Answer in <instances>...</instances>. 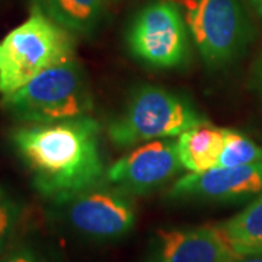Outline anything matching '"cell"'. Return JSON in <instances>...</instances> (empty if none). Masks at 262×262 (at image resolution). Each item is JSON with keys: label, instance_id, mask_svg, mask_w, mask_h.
I'll return each instance as SVG.
<instances>
[{"label": "cell", "instance_id": "obj_20", "mask_svg": "<svg viewBox=\"0 0 262 262\" xmlns=\"http://www.w3.org/2000/svg\"><path fill=\"white\" fill-rule=\"evenodd\" d=\"M2 196H3V192H2V188H0V200H2Z\"/></svg>", "mask_w": 262, "mask_h": 262}, {"label": "cell", "instance_id": "obj_4", "mask_svg": "<svg viewBox=\"0 0 262 262\" xmlns=\"http://www.w3.org/2000/svg\"><path fill=\"white\" fill-rule=\"evenodd\" d=\"M206 120L185 96L165 88L144 84L130 98L108 125L115 147L125 149L143 141L172 139Z\"/></svg>", "mask_w": 262, "mask_h": 262}, {"label": "cell", "instance_id": "obj_6", "mask_svg": "<svg viewBox=\"0 0 262 262\" xmlns=\"http://www.w3.org/2000/svg\"><path fill=\"white\" fill-rule=\"evenodd\" d=\"M189 31L175 0H155L137 12L127 29L131 56L153 69H178L189 58Z\"/></svg>", "mask_w": 262, "mask_h": 262}, {"label": "cell", "instance_id": "obj_7", "mask_svg": "<svg viewBox=\"0 0 262 262\" xmlns=\"http://www.w3.org/2000/svg\"><path fill=\"white\" fill-rule=\"evenodd\" d=\"M67 226L92 241H115L134 227L136 210L130 194L98 184L58 204Z\"/></svg>", "mask_w": 262, "mask_h": 262}, {"label": "cell", "instance_id": "obj_5", "mask_svg": "<svg viewBox=\"0 0 262 262\" xmlns=\"http://www.w3.org/2000/svg\"><path fill=\"white\" fill-rule=\"evenodd\" d=\"M191 39L207 66L219 69L234 61L248 47L252 27L241 0H175Z\"/></svg>", "mask_w": 262, "mask_h": 262}, {"label": "cell", "instance_id": "obj_3", "mask_svg": "<svg viewBox=\"0 0 262 262\" xmlns=\"http://www.w3.org/2000/svg\"><path fill=\"white\" fill-rule=\"evenodd\" d=\"M2 106L20 122L47 124L91 115L95 102L83 67L73 58L3 96Z\"/></svg>", "mask_w": 262, "mask_h": 262}, {"label": "cell", "instance_id": "obj_1", "mask_svg": "<svg viewBox=\"0 0 262 262\" xmlns=\"http://www.w3.org/2000/svg\"><path fill=\"white\" fill-rule=\"evenodd\" d=\"M10 141L38 194L56 206L101 184V125L92 115L13 128Z\"/></svg>", "mask_w": 262, "mask_h": 262}, {"label": "cell", "instance_id": "obj_18", "mask_svg": "<svg viewBox=\"0 0 262 262\" xmlns=\"http://www.w3.org/2000/svg\"><path fill=\"white\" fill-rule=\"evenodd\" d=\"M252 3V6L255 8V10L261 15L262 18V0H249Z\"/></svg>", "mask_w": 262, "mask_h": 262}, {"label": "cell", "instance_id": "obj_9", "mask_svg": "<svg viewBox=\"0 0 262 262\" xmlns=\"http://www.w3.org/2000/svg\"><path fill=\"white\" fill-rule=\"evenodd\" d=\"M262 192V162L237 168L191 172L178 179L169 191L172 198L207 201H239Z\"/></svg>", "mask_w": 262, "mask_h": 262}, {"label": "cell", "instance_id": "obj_16", "mask_svg": "<svg viewBox=\"0 0 262 262\" xmlns=\"http://www.w3.org/2000/svg\"><path fill=\"white\" fill-rule=\"evenodd\" d=\"M0 262H46L42 256H39L35 251L27 246H20L9 253H6Z\"/></svg>", "mask_w": 262, "mask_h": 262}, {"label": "cell", "instance_id": "obj_10", "mask_svg": "<svg viewBox=\"0 0 262 262\" xmlns=\"http://www.w3.org/2000/svg\"><path fill=\"white\" fill-rule=\"evenodd\" d=\"M230 256L220 229H169L158 232L153 262H229Z\"/></svg>", "mask_w": 262, "mask_h": 262}, {"label": "cell", "instance_id": "obj_15", "mask_svg": "<svg viewBox=\"0 0 262 262\" xmlns=\"http://www.w3.org/2000/svg\"><path fill=\"white\" fill-rule=\"evenodd\" d=\"M20 220V206L8 196L0 200V253L8 248V245L16 232Z\"/></svg>", "mask_w": 262, "mask_h": 262}, {"label": "cell", "instance_id": "obj_13", "mask_svg": "<svg viewBox=\"0 0 262 262\" xmlns=\"http://www.w3.org/2000/svg\"><path fill=\"white\" fill-rule=\"evenodd\" d=\"M219 229L234 252L262 251V192Z\"/></svg>", "mask_w": 262, "mask_h": 262}, {"label": "cell", "instance_id": "obj_17", "mask_svg": "<svg viewBox=\"0 0 262 262\" xmlns=\"http://www.w3.org/2000/svg\"><path fill=\"white\" fill-rule=\"evenodd\" d=\"M229 262H262V251H249V252H234Z\"/></svg>", "mask_w": 262, "mask_h": 262}, {"label": "cell", "instance_id": "obj_2", "mask_svg": "<svg viewBox=\"0 0 262 262\" xmlns=\"http://www.w3.org/2000/svg\"><path fill=\"white\" fill-rule=\"evenodd\" d=\"M75 35L32 5L29 18L2 42L0 94H13L50 67L75 58Z\"/></svg>", "mask_w": 262, "mask_h": 262}, {"label": "cell", "instance_id": "obj_8", "mask_svg": "<svg viewBox=\"0 0 262 262\" xmlns=\"http://www.w3.org/2000/svg\"><path fill=\"white\" fill-rule=\"evenodd\" d=\"M182 168L178 143L159 139L133 149L106 169V181L128 194H147L172 179Z\"/></svg>", "mask_w": 262, "mask_h": 262}, {"label": "cell", "instance_id": "obj_19", "mask_svg": "<svg viewBox=\"0 0 262 262\" xmlns=\"http://www.w3.org/2000/svg\"><path fill=\"white\" fill-rule=\"evenodd\" d=\"M0 63H2V44H0Z\"/></svg>", "mask_w": 262, "mask_h": 262}, {"label": "cell", "instance_id": "obj_12", "mask_svg": "<svg viewBox=\"0 0 262 262\" xmlns=\"http://www.w3.org/2000/svg\"><path fill=\"white\" fill-rule=\"evenodd\" d=\"M32 5L79 37L95 35L105 19L103 0H32Z\"/></svg>", "mask_w": 262, "mask_h": 262}, {"label": "cell", "instance_id": "obj_11", "mask_svg": "<svg viewBox=\"0 0 262 262\" xmlns=\"http://www.w3.org/2000/svg\"><path fill=\"white\" fill-rule=\"evenodd\" d=\"M226 139V128L201 122L178 137V155L182 168L189 172H206L219 166Z\"/></svg>", "mask_w": 262, "mask_h": 262}, {"label": "cell", "instance_id": "obj_14", "mask_svg": "<svg viewBox=\"0 0 262 262\" xmlns=\"http://www.w3.org/2000/svg\"><path fill=\"white\" fill-rule=\"evenodd\" d=\"M262 162V147L242 133L226 128V139L219 158L220 168H237Z\"/></svg>", "mask_w": 262, "mask_h": 262}]
</instances>
